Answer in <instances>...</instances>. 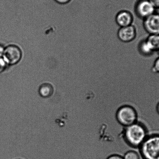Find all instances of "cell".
I'll use <instances>...</instances> for the list:
<instances>
[{"instance_id": "6", "label": "cell", "mask_w": 159, "mask_h": 159, "mask_svg": "<svg viewBox=\"0 0 159 159\" xmlns=\"http://www.w3.org/2000/svg\"><path fill=\"white\" fill-rule=\"evenodd\" d=\"M4 60L7 64L14 65L17 64L20 60L21 52L17 46L10 45L4 50Z\"/></svg>"}, {"instance_id": "15", "label": "cell", "mask_w": 159, "mask_h": 159, "mask_svg": "<svg viewBox=\"0 0 159 159\" xmlns=\"http://www.w3.org/2000/svg\"><path fill=\"white\" fill-rule=\"evenodd\" d=\"M106 159H124L122 156L118 154H113L109 155Z\"/></svg>"}, {"instance_id": "18", "label": "cell", "mask_w": 159, "mask_h": 159, "mask_svg": "<svg viewBox=\"0 0 159 159\" xmlns=\"http://www.w3.org/2000/svg\"><path fill=\"white\" fill-rule=\"evenodd\" d=\"M4 48L2 46L0 45V57L4 55Z\"/></svg>"}, {"instance_id": "9", "label": "cell", "mask_w": 159, "mask_h": 159, "mask_svg": "<svg viewBox=\"0 0 159 159\" xmlns=\"http://www.w3.org/2000/svg\"><path fill=\"white\" fill-rule=\"evenodd\" d=\"M53 88L51 84L44 83L41 85L39 89V92L41 97L48 98L53 94Z\"/></svg>"}, {"instance_id": "4", "label": "cell", "mask_w": 159, "mask_h": 159, "mask_svg": "<svg viewBox=\"0 0 159 159\" xmlns=\"http://www.w3.org/2000/svg\"><path fill=\"white\" fill-rule=\"evenodd\" d=\"M135 11L139 17L144 20L155 13V9L149 0H139L136 5Z\"/></svg>"}, {"instance_id": "17", "label": "cell", "mask_w": 159, "mask_h": 159, "mask_svg": "<svg viewBox=\"0 0 159 159\" xmlns=\"http://www.w3.org/2000/svg\"><path fill=\"white\" fill-rule=\"evenodd\" d=\"M57 2L61 4H65L70 2V0H55Z\"/></svg>"}, {"instance_id": "19", "label": "cell", "mask_w": 159, "mask_h": 159, "mask_svg": "<svg viewBox=\"0 0 159 159\" xmlns=\"http://www.w3.org/2000/svg\"><path fill=\"white\" fill-rule=\"evenodd\" d=\"M156 110H157V113L159 115V102L157 103V106H156Z\"/></svg>"}, {"instance_id": "5", "label": "cell", "mask_w": 159, "mask_h": 159, "mask_svg": "<svg viewBox=\"0 0 159 159\" xmlns=\"http://www.w3.org/2000/svg\"><path fill=\"white\" fill-rule=\"evenodd\" d=\"M143 25L149 35H159V14L154 13L145 18Z\"/></svg>"}, {"instance_id": "3", "label": "cell", "mask_w": 159, "mask_h": 159, "mask_svg": "<svg viewBox=\"0 0 159 159\" xmlns=\"http://www.w3.org/2000/svg\"><path fill=\"white\" fill-rule=\"evenodd\" d=\"M116 118L119 124L126 127L137 122L138 115L136 111L132 106L123 105L117 110Z\"/></svg>"}, {"instance_id": "13", "label": "cell", "mask_w": 159, "mask_h": 159, "mask_svg": "<svg viewBox=\"0 0 159 159\" xmlns=\"http://www.w3.org/2000/svg\"><path fill=\"white\" fill-rule=\"evenodd\" d=\"M152 70L154 73L159 74V57L154 61Z\"/></svg>"}, {"instance_id": "7", "label": "cell", "mask_w": 159, "mask_h": 159, "mask_svg": "<svg viewBox=\"0 0 159 159\" xmlns=\"http://www.w3.org/2000/svg\"><path fill=\"white\" fill-rule=\"evenodd\" d=\"M117 35L119 39L123 42H130L136 37V29L132 25L127 27H120Z\"/></svg>"}, {"instance_id": "11", "label": "cell", "mask_w": 159, "mask_h": 159, "mask_svg": "<svg viewBox=\"0 0 159 159\" xmlns=\"http://www.w3.org/2000/svg\"><path fill=\"white\" fill-rule=\"evenodd\" d=\"M139 49L140 53L144 56H150L154 52L148 45L146 40L140 42L139 45Z\"/></svg>"}, {"instance_id": "16", "label": "cell", "mask_w": 159, "mask_h": 159, "mask_svg": "<svg viewBox=\"0 0 159 159\" xmlns=\"http://www.w3.org/2000/svg\"><path fill=\"white\" fill-rule=\"evenodd\" d=\"M154 8H159V0H149Z\"/></svg>"}, {"instance_id": "8", "label": "cell", "mask_w": 159, "mask_h": 159, "mask_svg": "<svg viewBox=\"0 0 159 159\" xmlns=\"http://www.w3.org/2000/svg\"><path fill=\"white\" fill-rule=\"evenodd\" d=\"M133 20L132 14L128 11H121L117 14L116 17V21L120 27L132 25Z\"/></svg>"}, {"instance_id": "10", "label": "cell", "mask_w": 159, "mask_h": 159, "mask_svg": "<svg viewBox=\"0 0 159 159\" xmlns=\"http://www.w3.org/2000/svg\"><path fill=\"white\" fill-rule=\"evenodd\" d=\"M146 41L153 52L159 50V35H149Z\"/></svg>"}, {"instance_id": "12", "label": "cell", "mask_w": 159, "mask_h": 159, "mask_svg": "<svg viewBox=\"0 0 159 159\" xmlns=\"http://www.w3.org/2000/svg\"><path fill=\"white\" fill-rule=\"evenodd\" d=\"M124 159H140V157L138 153L134 150H129L124 154L123 157Z\"/></svg>"}, {"instance_id": "1", "label": "cell", "mask_w": 159, "mask_h": 159, "mask_svg": "<svg viewBox=\"0 0 159 159\" xmlns=\"http://www.w3.org/2000/svg\"><path fill=\"white\" fill-rule=\"evenodd\" d=\"M125 128L123 139L126 143L131 148H139L148 136L147 129L138 122Z\"/></svg>"}, {"instance_id": "20", "label": "cell", "mask_w": 159, "mask_h": 159, "mask_svg": "<svg viewBox=\"0 0 159 159\" xmlns=\"http://www.w3.org/2000/svg\"><path fill=\"white\" fill-rule=\"evenodd\" d=\"M158 52H159V50L158 51Z\"/></svg>"}, {"instance_id": "2", "label": "cell", "mask_w": 159, "mask_h": 159, "mask_svg": "<svg viewBox=\"0 0 159 159\" xmlns=\"http://www.w3.org/2000/svg\"><path fill=\"white\" fill-rule=\"evenodd\" d=\"M139 149L143 159H159V134L148 135Z\"/></svg>"}, {"instance_id": "14", "label": "cell", "mask_w": 159, "mask_h": 159, "mask_svg": "<svg viewBox=\"0 0 159 159\" xmlns=\"http://www.w3.org/2000/svg\"><path fill=\"white\" fill-rule=\"evenodd\" d=\"M7 66V62L4 59L0 58V72H2L5 69Z\"/></svg>"}]
</instances>
